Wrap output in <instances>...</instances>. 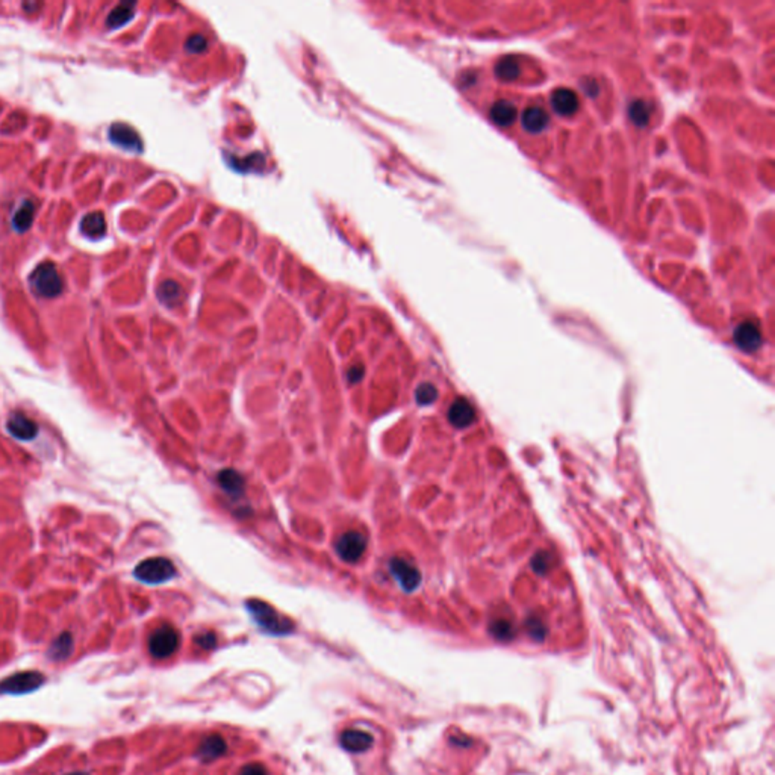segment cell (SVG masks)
<instances>
[{"instance_id":"cell-21","label":"cell","mask_w":775,"mask_h":775,"mask_svg":"<svg viewBox=\"0 0 775 775\" xmlns=\"http://www.w3.org/2000/svg\"><path fill=\"white\" fill-rule=\"evenodd\" d=\"M158 297L167 306H175L182 299V288L173 280H165L158 288Z\"/></svg>"},{"instance_id":"cell-20","label":"cell","mask_w":775,"mask_h":775,"mask_svg":"<svg viewBox=\"0 0 775 775\" xmlns=\"http://www.w3.org/2000/svg\"><path fill=\"white\" fill-rule=\"evenodd\" d=\"M473 416H474V412L470 408V404L465 400H458L456 403H453L451 409L448 412L450 421L458 427L468 426L473 421Z\"/></svg>"},{"instance_id":"cell-4","label":"cell","mask_w":775,"mask_h":775,"mask_svg":"<svg viewBox=\"0 0 775 775\" xmlns=\"http://www.w3.org/2000/svg\"><path fill=\"white\" fill-rule=\"evenodd\" d=\"M180 635L168 624L158 627L149 637V651L155 659H167L179 650Z\"/></svg>"},{"instance_id":"cell-18","label":"cell","mask_w":775,"mask_h":775,"mask_svg":"<svg viewBox=\"0 0 775 775\" xmlns=\"http://www.w3.org/2000/svg\"><path fill=\"white\" fill-rule=\"evenodd\" d=\"M133 14H135V4H130V2L120 4L111 11V14L106 19V26L109 29H117V28L125 26L128 21L132 20Z\"/></svg>"},{"instance_id":"cell-26","label":"cell","mask_w":775,"mask_h":775,"mask_svg":"<svg viewBox=\"0 0 775 775\" xmlns=\"http://www.w3.org/2000/svg\"><path fill=\"white\" fill-rule=\"evenodd\" d=\"M206 47H207V40L205 39L203 35H197V34L190 36V39L185 43V48L191 53H200V52L205 51Z\"/></svg>"},{"instance_id":"cell-8","label":"cell","mask_w":775,"mask_h":775,"mask_svg":"<svg viewBox=\"0 0 775 775\" xmlns=\"http://www.w3.org/2000/svg\"><path fill=\"white\" fill-rule=\"evenodd\" d=\"M109 140L116 145L121 147V149H126L129 152L143 150V143H141V138L138 137V133L135 132L129 125H125V123H114V125L109 128Z\"/></svg>"},{"instance_id":"cell-17","label":"cell","mask_w":775,"mask_h":775,"mask_svg":"<svg viewBox=\"0 0 775 775\" xmlns=\"http://www.w3.org/2000/svg\"><path fill=\"white\" fill-rule=\"evenodd\" d=\"M491 120L498 126H509L516 118V109L506 101H498L491 108Z\"/></svg>"},{"instance_id":"cell-29","label":"cell","mask_w":775,"mask_h":775,"mask_svg":"<svg viewBox=\"0 0 775 775\" xmlns=\"http://www.w3.org/2000/svg\"><path fill=\"white\" fill-rule=\"evenodd\" d=\"M195 644L205 650H211L217 644V637L214 633H202L195 637Z\"/></svg>"},{"instance_id":"cell-3","label":"cell","mask_w":775,"mask_h":775,"mask_svg":"<svg viewBox=\"0 0 775 775\" xmlns=\"http://www.w3.org/2000/svg\"><path fill=\"white\" fill-rule=\"evenodd\" d=\"M175 574V565L165 558L145 559L133 571V575L147 585H159L168 582L170 579H173Z\"/></svg>"},{"instance_id":"cell-5","label":"cell","mask_w":775,"mask_h":775,"mask_svg":"<svg viewBox=\"0 0 775 775\" xmlns=\"http://www.w3.org/2000/svg\"><path fill=\"white\" fill-rule=\"evenodd\" d=\"M46 682V677L41 672L36 671H24L17 672L11 677L0 682V694H12V695H21L34 692L36 689L41 687Z\"/></svg>"},{"instance_id":"cell-16","label":"cell","mask_w":775,"mask_h":775,"mask_svg":"<svg viewBox=\"0 0 775 775\" xmlns=\"http://www.w3.org/2000/svg\"><path fill=\"white\" fill-rule=\"evenodd\" d=\"M734 339L745 350H754L760 346V332L753 323H744L736 329Z\"/></svg>"},{"instance_id":"cell-27","label":"cell","mask_w":775,"mask_h":775,"mask_svg":"<svg viewBox=\"0 0 775 775\" xmlns=\"http://www.w3.org/2000/svg\"><path fill=\"white\" fill-rule=\"evenodd\" d=\"M238 775H268V771L260 761H252V764L244 765Z\"/></svg>"},{"instance_id":"cell-19","label":"cell","mask_w":775,"mask_h":775,"mask_svg":"<svg viewBox=\"0 0 775 775\" xmlns=\"http://www.w3.org/2000/svg\"><path fill=\"white\" fill-rule=\"evenodd\" d=\"M34 215H35L34 202L31 200L23 202L21 206L19 207V211L14 214V217H12V227L20 233L26 232L34 223Z\"/></svg>"},{"instance_id":"cell-31","label":"cell","mask_w":775,"mask_h":775,"mask_svg":"<svg viewBox=\"0 0 775 775\" xmlns=\"http://www.w3.org/2000/svg\"><path fill=\"white\" fill-rule=\"evenodd\" d=\"M68 775H88V774H85V772H75V774H68Z\"/></svg>"},{"instance_id":"cell-7","label":"cell","mask_w":775,"mask_h":775,"mask_svg":"<svg viewBox=\"0 0 775 775\" xmlns=\"http://www.w3.org/2000/svg\"><path fill=\"white\" fill-rule=\"evenodd\" d=\"M389 570L406 592H412V590H415L421 582L420 571H418L412 563H409L408 560H404L401 558H392L389 560Z\"/></svg>"},{"instance_id":"cell-2","label":"cell","mask_w":775,"mask_h":775,"mask_svg":"<svg viewBox=\"0 0 775 775\" xmlns=\"http://www.w3.org/2000/svg\"><path fill=\"white\" fill-rule=\"evenodd\" d=\"M29 284L32 289L44 299L58 297L64 289L63 277L53 262H43L36 267L29 277Z\"/></svg>"},{"instance_id":"cell-12","label":"cell","mask_w":775,"mask_h":775,"mask_svg":"<svg viewBox=\"0 0 775 775\" xmlns=\"http://www.w3.org/2000/svg\"><path fill=\"white\" fill-rule=\"evenodd\" d=\"M227 744L220 734H209L202 741L197 749V757H199L203 764H211V761L220 759L221 756L226 754Z\"/></svg>"},{"instance_id":"cell-9","label":"cell","mask_w":775,"mask_h":775,"mask_svg":"<svg viewBox=\"0 0 775 775\" xmlns=\"http://www.w3.org/2000/svg\"><path fill=\"white\" fill-rule=\"evenodd\" d=\"M341 746L349 753H365L374 744L373 736L364 730H344L339 736Z\"/></svg>"},{"instance_id":"cell-25","label":"cell","mask_w":775,"mask_h":775,"mask_svg":"<svg viewBox=\"0 0 775 775\" xmlns=\"http://www.w3.org/2000/svg\"><path fill=\"white\" fill-rule=\"evenodd\" d=\"M436 389L435 386L428 385V384H423L420 388L416 389V401L420 404H430L433 403L435 399H436Z\"/></svg>"},{"instance_id":"cell-30","label":"cell","mask_w":775,"mask_h":775,"mask_svg":"<svg viewBox=\"0 0 775 775\" xmlns=\"http://www.w3.org/2000/svg\"><path fill=\"white\" fill-rule=\"evenodd\" d=\"M583 82H585V81H583ZM585 83H586V82H585ZM586 88H587V94H589L590 97H594V96L598 93V85H597V82L592 81V79L589 81V83H586Z\"/></svg>"},{"instance_id":"cell-23","label":"cell","mask_w":775,"mask_h":775,"mask_svg":"<svg viewBox=\"0 0 775 775\" xmlns=\"http://www.w3.org/2000/svg\"><path fill=\"white\" fill-rule=\"evenodd\" d=\"M496 75L501 81H515L520 76V64L513 58H503L496 66Z\"/></svg>"},{"instance_id":"cell-28","label":"cell","mask_w":775,"mask_h":775,"mask_svg":"<svg viewBox=\"0 0 775 775\" xmlns=\"http://www.w3.org/2000/svg\"><path fill=\"white\" fill-rule=\"evenodd\" d=\"M364 374H365V368H364V365L358 364V365L350 366V370L347 371V380H349V384H350V385L359 384L361 380H362V377H364Z\"/></svg>"},{"instance_id":"cell-13","label":"cell","mask_w":775,"mask_h":775,"mask_svg":"<svg viewBox=\"0 0 775 775\" xmlns=\"http://www.w3.org/2000/svg\"><path fill=\"white\" fill-rule=\"evenodd\" d=\"M217 482L220 488L223 489L227 496L232 498H240L244 496L245 482L240 473L235 470H223L217 476Z\"/></svg>"},{"instance_id":"cell-22","label":"cell","mask_w":775,"mask_h":775,"mask_svg":"<svg viewBox=\"0 0 775 775\" xmlns=\"http://www.w3.org/2000/svg\"><path fill=\"white\" fill-rule=\"evenodd\" d=\"M71 650H73V637H71V635L70 633H63V635H59L53 641L51 650H48V656H51L53 660H64V659H67L70 656Z\"/></svg>"},{"instance_id":"cell-14","label":"cell","mask_w":775,"mask_h":775,"mask_svg":"<svg viewBox=\"0 0 775 775\" xmlns=\"http://www.w3.org/2000/svg\"><path fill=\"white\" fill-rule=\"evenodd\" d=\"M81 230L83 235L90 240H98L105 237L106 233L105 215L101 211L87 214L81 221Z\"/></svg>"},{"instance_id":"cell-1","label":"cell","mask_w":775,"mask_h":775,"mask_svg":"<svg viewBox=\"0 0 775 775\" xmlns=\"http://www.w3.org/2000/svg\"><path fill=\"white\" fill-rule=\"evenodd\" d=\"M247 610L250 612L256 624L270 635L285 636L294 632L292 621L288 620L287 617H282L274 607L270 606L265 601H261V600L247 601Z\"/></svg>"},{"instance_id":"cell-11","label":"cell","mask_w":775,"mask_h":775,"mask_svg":"<svg viewBox=\"0 0 775 775\" xmlns=\"http://www.w3.org/2000/svg\"><path fill=\"white\" fill-rule=\"evenodd\" d=\"M551 106L559 116L571 117L577 113V111H579L580 102H579V97H577V94L573 90L558 88L551 94Z\"/></svg>"},{"instance_id":"cell-10","label":"cell","mask_w":775,"mask_h":775,"mask_svg":"<svg viewBox=\"0 0 775 775\" xmlns=\"http://www.w3.org/2000/svg\"><path fill=\"white\" fill-rule=\"evenodd\" d=\"M6 428L12 436L20 441H32L36 436V433H39V427H36V424L31 420V418H28L26 415L20 412H14L9 416Z\"/></svg>"},{"instance_id":"cell-6","label":"cell","mask_w":775,"mask_h":775,"mask_svg":"<svg viewBox=\"0 0 775 775\" xmlns=\"http://www.w3.org/2000/svg\"><path fill=\"white\" fill-rule=\"evenodd\" d=\"M338 556L349 563L358 562L366 550V538L359 532H347L338 538L335 543Z\"/></svg>"},{"instance_id":"cell-15","label":"cell","mask_w":775,"mask_h":775,"mask_svg":"<svg viewBox=\"0 0 775 775\" xmlns=\"http://www.w3.org/2000/svg\"><path fill=\"white\" fill-rule=\"evenodd\" d=\"M523 126L527 132L530 133H539L543 132L548 125V114L543 108L539 106H530L527 108L521 116Z\"/></svg>"},{"instance_id":"cell-24","label":"cell","mask_w":775,"mask_h":775,"mask_svg":"<svg viewBox=\"0 0 775 775\" xmlns=\"http://www.w3.org/2000/svg\"><path fill=\"white\" fill-rule=\"evenodd\" d=\"M629 117L636 126H647L651 117V108L644 101H635L629 106Z\"/></svg>"}]
</instances>
